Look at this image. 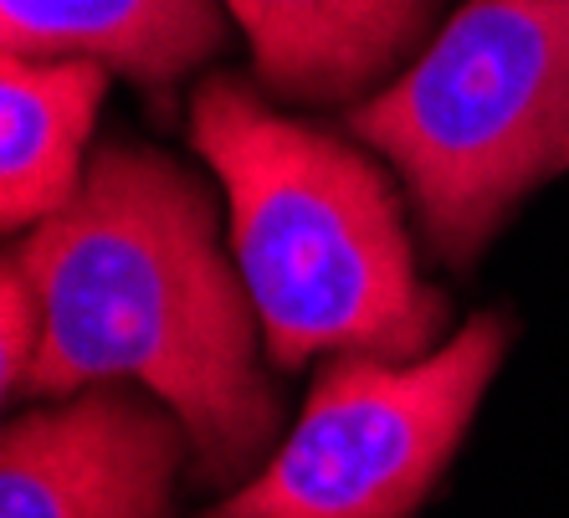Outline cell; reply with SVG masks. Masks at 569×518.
I'll return each mask as SVG.
<instances>
[{"instance_id":"obj_2","label":"cell","mask_w":569,"mask_h":518,"mask_svg":"<svg viewBox=\"0 0 569 518\" xmlns=\"http://www.w3.org/2000/svg\"><path fill=\"white\" fill-rule=\"evenodd\" d=\"M190 145L226 186L237 272L272 365L437 349L447 298L416 272L400 200L365 149L272 113L237 78L196 93Z\"/></svg>"},{"instance_id":"obj_3","label":"cell","mask_w":569,"mask_h":518,"mask_svg":"<svg viewBox=\"0 0 569 518\" xmlns=\"http://www.w3.org/2000/svg\"><path fill=\"white\" fill-rule=\"evenodd\" d=\"M349 129L400 170L451 262L569 165V0H467Z\"/></svg>"},{"instance_id":"obj_4","label":"cell","mask_w":569,"mask_h":518,"mask_svg":"<svg viewBox=\"0 0 569 518\" xmlns=\"http://www.w3.org/2000/svg\"><path fill=\"white\" fill-rule=\"evenodd\" d=\"M508 329L477 313L421 359L339 355L292 431L206 518H416L462 447Z\"/></svg>"},{"instance_id":"obj_5","label":"cell","mask_w":569,"mask_h":518,"mask_svg":"<svg viewBox=\"0 0 569 518\" xmlns=\"http://www.w3.org/2000/svg\"><path fill=\"white\" fill-rule=\"evenodd\" d=\"M190 437L129 390H82L0 437V518H174Z\"/></svg>"},{"instance_id":"obj_1","label":"cell","mask_w":569,"mask_h":518,"mask_svg":"<svg viewBox=\"0 0 569 518\" xmlns=\"http://www.w3.org/2000/svg\"><path fill=\"white\" fill-rule=\"evenodd\" d=\"M16 267L41 298L27 390L139 386L186 426L200 482L262 467L278 400L257 365V308L216 247V206L170 155L108 145L67 211L27 231Z\"/></svg>"},{"instance_id":"obj_8","label":"cell","mask_w":569,"mask_h":518,"mask_svg":"<svg viewBox=\"0 0 569 518\" xmlns=\"http://www.w3.org/2000/svg\"><path fill=\"white\" fill-rule=\"evenodd\" d=\"M0 47L174 82L221 47V0H0Z\"/></svg>"},{"instance_id":"obj_9","label":"cell","mask_w":569,"mask_h":518,"mask_svg":"<svg viewBox=\"0 0 569 518\" xmlns=\"http://www.w3.org/2000/svg\"><path fill=\"white\" fill-rule=\"evenodd\" d=\"M41 298L31 288V278L16 267V257H6V272H0V386L6 396L27 390L31 365L41 355Z\"/></svg>"},{"instance_id":"obj_6","label":"cell","mask_w":569,"mask_h":518,"mask_svg":"<svg viewBox=\"0 0 569 518\" xmlns=\"http://www.w3.org/2000/svg\"><path fill=\"white\" fill-rule=\"evenodd\" d=\"M257 78L282 98L339 103L380 88L431 31V0H221Z\"/></svg>"},{"instance_id":"obj_7","label":"cell","mask_w":569,"mask_h":518,"mask_svg":"<svg viewBox=\"0 0 569 518\" xmlns=\"http://www.w3.org/2000/svg\"><path fill=\"white\" fill-rule=\"evenodd\" d=\"M108 67L78 57L0 62V216L6 231H37L82 190V149L103 103Z\"/></svg>"}]
</instances>
